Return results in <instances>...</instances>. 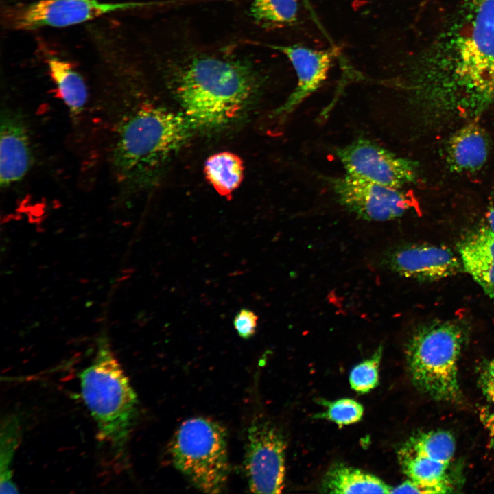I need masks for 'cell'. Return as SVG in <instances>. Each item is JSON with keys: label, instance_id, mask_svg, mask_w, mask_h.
<instances>
[{"label": "cell", "instance_id": "obj_7", "mask_svg": "<svg viewBox=\"0 0 494 494\" xmlns=\"http://www.w3.org/2000/svg\"><path fill=\"white\" fill-rule=\"evenodd\" d=\"M161 3L36 0L4 5L1 10V23L5 29L14 31L63 28L90 23L117 12L158 5Z\"/></svg>", "mask_w": 494, "mask_h": 494}, {"label": "cell", "instance_id": "obj_28", "mask_svg": "<svg viewBox=\"0 0 494 494\" xmlns=\"http://www.w3.org/2000/svg\"><path fill=\"white\" fill-rule=\"evenodd\" d=\"M390 493H432L425 487L416 484L411 480H406L401 484L391 488Z\"/></svg>", "mask_w": 494, "mask_h": 494}, {"label": "cell", "instance_id": "obj_26", "mask_svg": "<svg viewBox=\"0 0 494 494\" xmlns=\"http://www.w3.org/2000/svg\"><path fill=\"white\" fill-rule=\"evenodd\" d=\"M479 384L489 405L494 408V358L484 366L480 375Z\"/></svg>", "mask_w": 494, "mask_h": 494}, {"label": "cell", "instance_id": "obj_22", "mask_svg": "<svg viewBox=\"0 0 494 494\" xmlns=\"http://www.w3.org/2000/svg\"><path fill=\"white\" fill-rule=\"evenodd\" d=\"M250 13L255 22L265 27L292 26L298 21V0H253Z\"/></svg>", "mask_w": 494, "mask_h": 494}, {"label": "cell", "instance_id": "obj_5", "mask_svg": "<svg viewBox=\"0 0 494 494\" xmlns=\"http://www.w3.org/2000/svg\"><path fill=\"white\" fill-rule=\"evenodd\" d=\"M467 330L456 320L419 327L406 346L408 370L415 387L435 401L458 403L462 393L458 363Z\"/></svg>", "mask_w": 494, "mask_h": 494}, {"label": "cell", "instance_id": "obj_14", "mask_svg": "<svg viewBox=\"0 0 494 494\" xmlns=\"http://www.w3.org/2000/svg\"><path fill=\"white\" fill-rule=\"evenodd\" d=\"M458 252L464 271L494 303V233L482 224L462 240Z\"/></svg>", "mask_w": 494, "mask_h": 494}, {"label": "cell", "instance_id": "obj_3", "mask_svg": "<svg viewBox=\"0 0 494 494\" xmlns=\"http://www.w3.org/2000/svg\"><path fill=\"white\" fill-rule=\"evenodd\" d=\"M82 397L95 422L97 438L113 462L126 465L138 412L137 395L108 341H99L93 362L79 374Z\"/></svg>", "mask_w": 494, "mask_h": 494}, {"label": "cell", "instance_id": "obj_13", "mask_svg": "<svg viewBox=\"0 0 494 494\" xmlns=\"http://www.w3.org/2000/svg\"><path fill=\"white\" fill-rule=\"evenodd\" d=\"M0 133V184L8 187L25 176L32 152L27 127L16 112L1 113Z\"/></svg>", "mask_w": 494, "mask_h": 494}, {"label": "cell", "instance_id": "obj_16", "mask_svg": "<svg viewBox=\"0 0 494 494\" xmlns=\"http://www.w3.org/2000/svg\"><path fill=\"white\" fill-rule=\"evenodd\" d=\"M398 457L403 472L412 481L427 488L432 493L452 492L450 464L415 453L403 445Z\"/></svg>", "mask_w": 494, "mask_h": 494}, {"label": "cell", "instance_id": "obj_25", "mask_svg": "<svg viewBox=\"0 0 494 494\" xmlns=\"http://www.w3.org/2000/svg\"><path fill=\"white\" fill-rule=\"evenodd\" d=\"M257 320L258 316L255 312L243 308L235 315L233 325L242 338L249 339L256 333Z\"/></svg>", "mask_w": 494, "mask_h": 494}, {"label": "cell", "instance_id": "obj_19", "mask_svg": "<svg viewBox=\"0 0 494 494\" xmlns=\"http://www.w3.org/2000/svg\"><path fill=\"white\" fill-rule=\"evenodd\" d=\"M205 176L215 190L227 198L239 186L244 176V164L239 156L230 152L211 156L204 163Z\"/></svg>", "mask_w": 494, "mask_h": 494}, {"label": "cell", "instance_id": "obj_20", "mask_svg": "<svg viewBox=\"0 0 494 494\" xmlns=\"http://www.w3.org/2000/svg\"><path fill=\"white\" fill-rule=\"evenodd\" d=\"M21 423L16 415L5 416L1 421L0 436V493H16L18 488L13 480L12 464L19 445Z\"/></svg>", "mask_w": 494, "mask_h": 494}, {"label": "cell", "instance_id": "obj_24", "mask_svg": "<svg viewBox=\"0 0 494 494\" xmlns=\"http://www.w3.org/2000/svg\"><path fill=\"white\" fill-rule=\"evenodd\" d=\"M327 410L321 416L340 425L359 421L364 413L363 406L351 399H341L333 402L324 401Z\"/></svg>", "mask_w": 494, "mask_h": 494}, {"label": "cell", "instance_id": "obj_27", "mask_svg": "<svg viewBox=\"0 0 494 494\" xmlns=\"http://www.w3.org/2000/svg\"><path fill=\"white\" fill-rule=\"evenodd\" d=\"M480 419L486 430L491 448L494 451V408L483 406L479 412Z\"/></svg>", "mask_w": 494, "mask_h": 494}, {"label": "cell", "instance_id": "obj_1", "mask_svg": "<svg viewBox=\"0 0 494 494\" xmlns=\"http://www.w3.org/2000/svg\"><path fill=\"white\" fill-rule=\"evenodd\" d=\"M402 84L428 117L478 118L494 103V0H469L441 49L411 64Z\"/></svg>", "mask_w": 494, "mask_h": 494}, {"label": "cell", "instance_id": "obj_8", "mask_svg": "<svg viewBox=\"0 0 494 494\" xmlns=\"http://www.w3.org/2000/svg\"><path fill=\"white\" fill-rule=\"evenodd\" d=\"M336 154L346 174L394 188L412 183L418 165L366 139H357L339 148Z\"/></svg>", "mask_w": 494, "mask_h": 494}, {"label": "cell", "instance_id": "obj_6", "mask_svg": "<svg viewBox=\"0 0 494 494\" xmlns=\"http://www.w3.org/2000/svg\"><path fill=\"white\" fill-rule=\"evenodd\" d=\"M175 467L198 489L220 493L229 474L227 436L217 422L195 417L184 421L170 445Z\"/></svg>", "mask_w": 494, "mask_h": 494}, {"label": "cell", "instance_id": "obj_17", "mask_svg": "<svg viewBox=\"0 0 494 494\" xmlns=\"http://www.w3.org/2000/svg\"><path fill=\"white\" fill-rule=\"evenodd\" d=\"M45 60L62 99L73 115L80 114L89 95L84 78L71 61L60 56L48 54Z\"/></svg>", "mask_w": 494, "mask_h": 494}, {"label": "cell", "instance_id": "obj_12", "mask_svg": "<svg viewBox=\"0 0 494 494\" xmlns=\"http://www.w3.org/2000/svg\"><path fill=\"white\" fill-rule=\"evenodd\" d=\"M266 45L284 54L296 74V87L274 113L285 117L323 84L331 69L334 53L329 49L317 50L298 44Z\"/></svg>", "mask_w": 494, "mask_h": 494}, {"label": "cell", "instance_id": "obj_18", "mask_svg": "<svg viewBox=\"0 0 494 494\" xmlns=\"http://www.w3.org/2000/svg\"><path fill=\"white\" fill-rule=\"evenodd\" d=\"M322 489L330 493H390L391 490L377 477L341 464L328 471Z\"/></svg>", "mask_w": 494, "mask_h": 494}, {"label": "cell", "instance_id": "obj_29", "mask_svg": "<svg viewBox=\"0 0 494 494\" xmlns=\"http://www.w3.org/2000/svg\"><path fill=\"white\" fill-rule=\"evenodd\" d=\"M484 224L494 233V185L489 197V202L485 214V222Z\"/></svg>", "mask_w": 494, "mask_h": 494}, {"label": "cell", "instance_id": "obj_4", "mask_svg": "<svg viewBox=\"0 0 494 494\" xmlns=\"http://www.w3.org/2000/svg\"><path fill=\"white\" fill-rule=\"evenodd\" d=\"M193 126L184 114L145 106L120 126L113 162L121 181L139 187L154 175L165 161L186 142Z\"/></svg>", "mask_w": 494, "mask_h": 494}, {"label": "cell", "instance_id": "obj_11", "mask_svg": "<svg viewBox=\"0 0 494 494\" xmlns=\"http://www.w3.org/2000/svg\"><path fill=\"white\" fill-rule=\"evenodd\" d=\"M384 263L395 273L422 282L441 280L464 271L460 259L445 246L409 244L391 250Z\"/></svg>", "mask_w": 494, "mask_h": 494}, {"label": "cell", "instance_id": "obj_10", "mask_svg": "<svg viewBox=\"0 0 494 494\" xmlns=\"http://www.w3.org/2000/svg\"><path fill=\"white\" fill-rule=\"evenodd\" d=\"M338 202L359 217L371 221L394 220L414 205L412 197L390 187L346 174L330 180Z\"/></svg>", "mask_w": 494, "mask_h": 494}, {"label": "cell", "instance_id": "obj_21", "mask_svg": "<svg viewBox=\"0 0 494 494\" xmlns=\"http://www.w3.org/2000/svg\"><path fill=\"white\" fill-rule=\"evenodd\" d=\"M411 451L450 464L456 451L455 438L443 430L418 432L403 445Z\"/></svg>", "mask_w": 494, "mask_h": 494}, {"label": "cell", "instance_id": "obj_23", "mask_svg": "<svg viewBox=\"0 0 494 494\" xmlns=\"http://www.w3.org/2000/svg\"><path fill=\"white\" fill-rule=\"evenodd\" d=\"M381 355L382 347L379 346L370 358L356 365L352 369L349 375V382L354 390L366 393L377 386Z\"/></svg>", "mask_w": 494, "mask_h": 494}, {"label": "cell", "instance_id": "obj_2", "mask_svg": "<svg viewBox=\"0 0 494 494\" xmlns=\"http://www.w3.org/2000/svg\"><path fill=\"white\" fill-rule=\"evenodd\" d=\"M174 84L184 115L193 127L211 128L239 115L260 81L246 61L200 55L178 67Z\"/></svg>", "mask_w": 494, "mask_h": 494}, {"label": "cell", "instance_id": "obj_9", "mask_svg": "<svg viewBox=\"0 0 494 494\" xmlns=\"http://www.w3.org/2000/svg\"><path fill=\"white\" fill-rule=\"evenodd\" d=\"M244 467L249 489L279 493L284 487L285 443L280 431L256 420L248 430Z\"/></svg>", "mask_w": 494, "mask_h": 494}, {"label": "cell", "instance_id": "obj_15", "mask_svg": "<svg viewBox=\"0 0 494 494\" xmlns=\"http://www.w3.org/2000/svg\"><path fill=\"white\" fill-rule=\"evenodd\" d=\"M489 150L488 134L476 121H470L449 138L445 149L446 162L451 172H475L485 164Z\"/></svg>", "mask_w": 494, "mask_h": 494}]
</instances>
